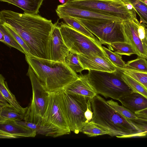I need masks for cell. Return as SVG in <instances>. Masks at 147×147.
Instances as JSON below:
<instances>
[{
    "label": "cell",
    "mask_w": 147,
    "mask_h": 147,
    "mask_svg": "<svg viewBox=\"0 0 147 147\" xmlns=\"http://www.w3.org/2000/svg\"><path fill=\"white\" fill-rule=\"evenodd\" d=\"M107 102L119 114L126 119H132L137 118L135 114L123 106L119 105L116 102L111 99L107 100Z\"/></svg>",
    "instance_id": "obj_30"
},
{
    "label": "cell",
    "mask_w": 147,
    "mask_h": 147,
    "mask_svg": "<svg viewBox=\"0 0 147 147\" xmlns=\"http://www.w3.org/2000/svg\"><path fill=\"white\" fill-rule=\"evenodd\" d=\"M65 3L111 15L123 21L137 19L127 9L124 0H68Z\"/></svg>",
    "instance_id": "obj_9"
},
{
    "label": "cell",
    "mask_w": 147,
    "mask_h": 147,
    "mask_svg": "<svg viewBox=\"0 0 147 147\" xmlns=\"http://www.w3.org/2000/svg\"><path fill=\"white\" fill-rule=\"evenodd\" d=\"M91 102L93 112L91 121L108 132L110 136L118 138L145 136L98 94Z\"/></svg>",
    "instance_id": "obj_3"
},
{
    "label": "cell",
    "mask_w": 147,
    "mask_h": 147,
    "mask_svg": "<svg viewBox=\"0 0 147 147\" xmlns=\"http://www.w3.org/2000/svg\"><path fill=\"white\" fill-rule=\"evenodd\" d=\"M103 50L109 59L117 67H125L126 63L122 59L121 55L113 52L106 47L102 46Z\"/></svg>",
    "instance_id": "obj_32"
},
{
    "label": "cell",
    "mask_w": 147,
    "mask_h": 147,
    "mask_svg": "<svg viewBox=\"0 0 147 147\" xmlns=\"http://www.w3.org/2000/svg\"><path fill=\"white\" fill-rule=\"evenodd\" d=\"M0 41L4 43L5 42L4 36L3 32L0 31Z\"/></svg>",
    "instance_id": "obj_40"
},
{
    "label": "cell",
    "mask_w": 147,
    "mask_h": 147,
    "mask_svg": "<svg viewBox=\"0 0 147 147\" xmlns=\"http://www.w3.org/2000/svg\"><path fill=\"white\" fill-rule=\"evenodd\" d=\"M64 90L68 93L81 95L90 99L97 94L88 82L86 74L82 73L77 79L67 86Z\"/></svg>",
    "instance_id": "obj_16"
},
{
    "label": "cell",
    "mask_w": 147,
    "mask_h": 147,
    "mask_svg": "<svg viewBox=\"0 0 147 147\" xmlns=\"http://www.w3.org/2000/svg\"><path fill=\"white\" fill-rule=\"evenodd\" d=\"M0 106L12 108L7 100L1 92H0Z\"/></svg>",
    "instance_id": "obj_38"
},
{
    "label": "cell",
    "mask_w": 147,
    "mask_h": 147,
    "mask_svg": "<svg viewBox=\"0 0 147 147\" xmlns=\"http://www.w3.org/2000/svg\"><path fill=\"white\" fill-rule=\"evenodd\" d=\"M146 37L142 41L144 51L147 57V25L145 28ZM147 60V58H146Z\"/></svg>",
    "instance_id": "obj_39"
},
{
    "label": "cell",
    "mask_w": 147,
    "mask_h": 147,
    "mask_svg": "<svg viewBox=\"0 0 147 147\" xmlns=\"http://www.w3.org/2000/svg\"><path fill=\"white\" fill-rule=\"evenodd\" d=\"M59 18L72 17L91 20H112L120 22L123 21L116 16L83 8L71 6L65 3L57 6L55 10Z\"/></svg>",
    "instance_id": "obj_11"
},
{
    "label": "cell",
    "mask_w": 147,
    "mask_h": 147,
    "mask_svg": "<svg viewBox=\"0 0 147 147\" xmlns=\"http://www.w3.org/2000/svg\"><path fill=\"white\" fill-rule=\"evenodd\" d=\"M80 132L87 135L89 137H94L104 135H109L110 133L106 131L99 127L92 121L84 122Z\"/></svg>",
    "instance_id": "obj_21"
},
{
    "label": "cell",
    "mask_w": 147,
    "mask_h": 147,
    "mask_svg": "<svg viewBox=\"0 0 147 147\" xmlns=\"http://www.w3.org/2000/svg\"><path fill=\"white\" fill-rule=\"evenodd\" d=\"M40 125L51 129L57 137L71 133L57 102L55 93H49L48 107Z\"/></svg>",
    "instance_id": "obj_10"
},
{
    "label": "cell",
    "mask_w": 147,
    "mask_h": 147,
    "mask_svg": "<svg viewBox=\"0 0 147 147\" xmlns=\"http://www.w3.org/2000/svg\"><path fill=\"white\" fill-rule=\"evenodd\" d=\"M1 24L4 26L9 33L22 47L25 52V55H30L29 48L22 37L9 26L4 24Z\"/></svg>",
    "instance_id": "obj_33"
},
{
    "label": "cell",
    "mask_w": 147,
    "mask_h": 147,
    "mask_svg": "<svg viewBox=\"0 0 147 147\" xmlns=\"http://www.w3.org/2000/svg\"><path fill=\"white\" fill-rule=\"evenodd\" d=\"M16 6L22 9L24 13L32 14H37L39 12L44 0H0Z\"/></svg>",
    "instance_id": "obj_19"
},
{
    "label": "cell",
    "mask_w": 147,
    "mask_h": 147,
    "mask_svg": "<svg viewBox=\"0 0 147 147\" xmlns=\"http://www.w3.org/2000/svg\"><path fill=\"white\" fill-rule=\"evenodd\" d=\"M124 68L147 73V60L138 56L136 59L128 61Z\"/></svg>",
    "instance_id": "obj_26"
},
{
    "label": "cell",
    "mask_w": 147,
    "mask_h": 147,
    "mask_svg": "<svg viewBox=\"0 0 147 147\" xmlns=\"http://www.w3.org/2000/svg\"><path fill=\"white\" fill-rule=\"evenodd\" d=\"M27 75L30 80L32 96L30 104L27 107L24 120L40 124L48 107L49 93L43 88L29 66Z\"/></svg>",
    "instance_id": "obj_7"
},
{
    "label": "cell",
    "mask_w": 147,
    "mask_h": 147,
    "mask_svg": "<svg viewBox=\"0 0 147 147\" xmlns=\"http://www.w3.org/2000/svg\"><path fill=\"white\" fill-rule=\"evenodd\" d=\"M50 60L65 63L66 57L70 52L62 37L57 22L51 35L50 42Z\"/></svg>",
    "instance_id": "obj_14"
},
{
    "label": "cell",
    "mask_w": 147,
    "mask_h": 147,
    "mask_svg": "<svg viewBox=\"0 0 147 147\" xmlns=\"http://www.w3.org/2000/svg\"><path fill=\"white\" fill-rule=\"evenodd\" d=\"M24 117L13 108L0 106V122L7 120L15 121L24 120Z\"/></svg>",
    "instance_id": "obj_24"
},
{
    "label": "cell",
    "mask_w": 147,
    "mask_h": 147,
    "mask_svg": "<svg viewBox=\"0 0 147 147\" xmlns=\"http://www.w3.org/2000/svg\"><path fill=\"white\" fill-rule=\"evenodd\" d=\"M59 26L64 42L70 51L88 56L107 57L102 44L96 37L86 35L63 22Z\"/></svg>",
    "instance_id": "obj_6"
},
{
    "label": "cell",
    "mask_w": 147,
    "mask_h": 147,
    "mask_svg": "<svg viewBox=\"0 0 147 147\" xmlns=\"http://www.w3.org/2000/svg\"><path fill=\"white\" fill-rule=\"evenodd\" d=\"M16 122L19 124L26 126L34 130L36 132L37 134L53 138L57 137L56 134L53 130L47 127L41 125L40 124H35L22 120L17 121Z\"/></svg>",
    "instance_id": "obj_23"
},
{
    "label": "cell",
    "mask_w": 147,
    "mask_h": 147,
    "mask_svg": "<svg viewBox=\"0 0 147 147\" xmlns=\"http://www.w3.org/2000/svg\"><path fill=\"white\" fill-rule=\"evenodd\" d=\"M62 19L67 25L78 31L90 37H96L93 34L75 18L69 17L63 18Z\"/></svg>",
    "instance_id": "obj_28"
},
{
    "label": "cell",
    "mask_w": 147,
    "mask_h": 147,
    "mask_svg": "<svg viewBox=\"0 0 147 147\" xmlns=\"http://www.w3.org/2000/svg\"><path fill=\"white\" fill-rule=\"evenodd\" d=\"M140 22L137 19L123 21L121 24L125 42L131 44L138 56L146 59L142 41L139 37L138 29Z\"/></svg>",
    "instance_id": "obj_12"
},
{
    "label": "cell",
    "mask_w": 147,
    "mask_h": 147,
    "mask_svg": "<svg viewBox=\"0 0 147 147\" xmlns=\"http://www.w3.org/2000/svg\"><path fill=\"white\" fill-rule=\"evenodd\" d=\"M134 7L140 18V23L147 25V5L140 0H127Z\"/></svg>",
    "instance_id": "obj_29"
},
{
    "label": "cell",
    "mask_w": 147,
    "mask_h": 147,
    "mask_svg": "<svg viewBox=\"0 0 147 147\" xmlns=\"http://www.w3.org/2000/svg\"><path fill=\"white\" fill-rule=\"evenodd\" d=\"M56 99L64 118L71 131L80 132L86 119L84 113L89 98L75 94H69L64 90L55 93Z\"/></svg>",
    "instance_id": "obj_5"
},
{
    "label": "cell",
    "mask_w": 147,
    "mask_h": 147,
    "mask_svg": "<svg viewBox=\"0 0 147 147\" xmlns=\"http://www.w3.org/2000/svg\"><path fill=\"white\" fill-rule=\"evenodd\" d=\"M0 92L5 97L13 109L24 117L27 107L23 108L20 105L15 95L10 90L4 78L1 74L0 75Z\"/></svg>",
    "instance_id": "obj_18"
},
{
    "label": "cell",
    "mask_w": 147,
    "mask_h": 147,
    "mask_svg": "<svg viewBox=\"0 0 147 147\" xmlns=\"http://www.w3.org/2000/svg\"><path fill=\"white\" fill-rule=\"evenodd\" d=\"M86 75L88 82L97 94L106 98L118 100L132 92L122 79L117 68L116 71L112 72L89 70Z\"/></svg>",
    "instance_id": "obj_4"
},
{
    "label": "cell",
    "mask_w": 147,
    "mask_h": 147,
    "mask_svg": "<svg viewBox=\"0 0 147 147\" xmlns=\"http://www.w3.org/2000/svg\"><path fill=\"white\" fill-rule=\"evenodd\" d=\"M118 69L120 72L122 79L132 92L139 93L147 98V89L143 85L133 78Z\"/></svg>",
    "instance_id": "obj_22"
},
{
    "label": "cell",
    "mask_w": 147,
    "mask_h": 147,
    "mask_svg": "<svg viewBox=\"0 0 147 147\" xmlns=\"http://www.w3.org/2000/svg\"><path fill=\"white\" fill-rule=\"evenodd\" d=\"M145 4L147 5V0H140Z\"/></svg>",
    "instance_id": "obj_42"
},
{
    "label": "cell",
    "mask_w": 147,
    "mask_h": 147,
    "mask_svg": "<svg viewBox=\"0 0 147 147\" xmlns=\"http://www.w3.org/2000/svg\"><path fill=\"white\" fill-rule=\"evenodd\" d=\"M134 114L138 118L147 121V108L137 111Z\"/></svg>",
    "instance_id": "obj_36"
},
{
    "label": "cell",
    "mask_w": 147,
    "mask_h": 147,
    "mask_svg": "<svg viewBox=\"0 0 147 147\" xmlns=\"http://www.w3.org/2000/svg\"><path fill=\"white\" fill-rule=\"evenodd\" d=\"M124 2L127 9L131 12L134 17L137 18L136 12L132 4L127 0H124Z\"/></svg>",
    "instance_id": "obj_37"
},
{
    "label": "cell",
    "mask_w": 147,
    "mask_h": 147,
    "mask_svg": "<svg viewBox=\"0 0 147 147\" xmlns=\"http://www.w3.org/2000/svg\"><path fill=\"white\" fill-rule=\"evenodd\" d=\"M36 134V131L15 121L9 120L0 122L1 139L34 137Z\"/></svg>",
    "instance_id": "obj_13"
},
{
    "label": "cell",
    "mask_w": 147,
    "mask_h": 147,
    "mask_svg": "<svg viewBox=\"0 0 147 147\" xmlns=\"http://www.w3.org/2000/svg\"><path fill=\"white\" fill-rule=\"evenodd\" d=\"M59 1L62 3V4H63L66 3L68 0H59Z\"/></svg>",
    "instance_id": "obj_41"
},
{
    "label": "cell",
    "mask_w": 147,
    "mask_h": 147,
    "mask_svg": "<svg viewBox=\"0 0 147 147\" xmlns=\"http://www.w3.org/2000/svg\"><path fill=\"white\" fill-rule=\"evenodd\" d=\"M92 110L91 99L89 98L87 103V109L84 113V116L86 119L85 122H88L92 120L93 116Z\"/></svg>",
    "instance_id": "obj_35"
},
{
    "label": "cell",
    "mask_w": 147,
    "mask_h": 147,
    "mask_svg": "<svg viewBox=\"0 0 147 147\" xmlns=\"http://www.w3.org/2000/svg\"><path fill=\"white\" fill-rule=\"evenodd\" d=\"M75 18L95 35L102 44L108 47L113 43L125 42L121 26V22L109 20Z\"/></svg>",
    "instance_id": "obj_8"
},
{
    "label": "cell",
    "mask_w": 147,
    "mask_h": 147,
    "mask_svg": "<svg viewBox=\"0 0 147 147\" xmlns=\"http://www.w3.org/2000/svg\"><path fill=\"white\" fill-rule=\"evenodd\" d=\"M25 58L43 88L49 93L64 90L79 78L64 63L31 55H25Z\"/></svg>",
    "instance_id": "obj_2"
},
{
    "label": "cell",
    "mask_w": 147,
    "mask_h": 147,
    "mask_svg": "<svg viewBox=\"0 0 147 147\" xmlns=\"http://www.w3.org/2000/svg\"><path fill=\"white\" fill-rule=\"evenodd\" d=\"M80 61L84 70L112 72L117 68L107 57L90 56L78 54Z\"/></svg>",
    "instance_id": "obj_15"
},
{
    "label": "cell",
    "mask_w": 147,
    "mask_h": 147,
    "mask_svg": "<svg viewBox=\"0 0 147 147\" xmlns=\"http://www.w3.org/2000/svg\"><path fill=\"white\" fill-rule=\"evenodd\" d=\"M0 31L3 32L4 34L5 44L16 49L25 54V52L22 47L2 24H0Z\"/></svg>",
    "instance_id": "obj_31"
},
{
    "label": "cell",
    "mask_w": 147,
    "mask_h": 147,
    "mask_svg": "<svg viewBox=\"0 0 147 147\" xmlns=\"http://www.w3.org/2000/svg\"><path fill=\"white\" fill-rule=\"evenodd\" d=\"M107 47L110 50L113 51L115 53L121 55L130 56L134 54L137 55V53L132 45L126 42L113 43Z\"/></svg>",
    "instance_id": "obj_20"
},
{
    "label": "cell",
    "mask_w": 147,
    "mask_h": 147,
    "mask_svg": "<svg viewBox=\"0 0 147 147\" xmlns=\"http://www.w3.org/2000/svg\"><path fill=\"white\" fill-rule=\"evenodd\" d=\"M118 100L134 113L147 108V98L138 93L132 92L122 96Z\"/></svg>",
    "instance_id": "obj_17"
},
{
    "label": "cell",
    "mask_w": 147,
    "mask_h": 147,
    "mask_svg": "<svg viewBox=\"0 0 147 147\" xmlns=\"http://www.w3.org/2000/svg\"><path fill=\"white\" fill-rule=\"evenodd\" d=\"M0 24L9 26L22 37L30 55L50 60V40L55 26L51 20L38 14L4 9L0 12Z\"/></svg>",
    "instance_id": "obj_1"
},
{
    "label": "cell",
    "mask_w": 147,
    "mask_h": 147,
    "mask_svg": "<svg viewBox=\"0 0 147 147\" xmlns=\"http://www.w3.org/2000/svg\"><path fill=\"white\" fill-rule=\"evenodd\" d=\"M120 71L136 80L147 89V73L128 69L117 67Z\"/></svg>",
    "instance_id": "obj_27"
},
{
    "label": "cell",
    "mask_w": 147,
    "mask_h": 147,
    "mask_svg": "<svg viewBox=\"0 0 147 147\" xmlns=\"http://www.w3.org/2000/svg\"><path fill=\"white\" fill-rule=\"evenodd\" d=\"M127 119L145 136L147 135V121L138 118L134 119Z\"/></svg>",
    "instance_id": "obj_34"
},
{
    "label": "cell",
    "mask_w": 147,
    "mask_h": 147,
    "mask_svg": "<svg viewBox=\"0 0 147 147\" xmlns=\"http://www.w3.org/2000/svg\"><path fill=\"white\" fill-rule=\"evenodd\" d=\"M65 63L73 71L77 73H81L84 70L79 59L78 54L75 52L70 51L65 59Z\"/></svg>",
    "instance_id": "obj_25"
}]
</instances>
